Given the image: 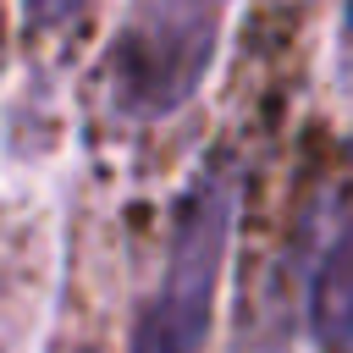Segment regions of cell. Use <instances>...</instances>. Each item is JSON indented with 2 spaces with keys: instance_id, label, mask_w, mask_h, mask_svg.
Returning <instances> with one entry per match:
<instances>
[{
  "instance_id": "3",
  "label": "cell",
  "mask_w": 353,
  "mask_h": 353,
  "mask_svg": "<svg viewBox=\"0 0 353 353\" xmlns=\"http://www.w3.org/2000/svg\"><path fill=\"white\" fill-rule=\"evenodd\" d=\"M309 325L325 353H353V210L342 215L336 237L320 254V270L309 287Z\"/></svg>"
},
{
  "instance_id": "4",
  "label": "cell",
  "mask_w": 353,
  "mask_h": 353,
  "mask_svg": "<svg viewBox=\"0 0 353 353\" xmlns=\"http://www.w3.org/2000/svg\"><path fill=\"white\" fill-rule=\"evenodd\" d=\"M83 11V0H28V22L33 28H66Z\"/></svg>"
},
{
  "instance_id": "2",
  "label": "cell",
  "mask_w": 353,
  "mask_h": 353,
  "mask_svg": "<svg viewBox=\"0 0 353 353\" xmlns=\"http://www.w3.org/2000/svg\"><path fill=\"white\" fill-rule=\"evenodd\" d=\"M232 221H237V176L226 165H210L176 210L160 281L143 298V314L132 325V353H199L204 347L221 265L232 248Z\"/></svg>"
},
{
  "instance_id": "1",
  "label": "cell",
  "mask_w": 353,
  "mask_h": 353,
  "mask_svg": "<svg viewBox=\"0 0 353 353\" xmlns=\"http://www.w3.org/2000/svg\"><path fill=\"white\" fill-rule=\"evenodd\" d=\"M226 0H138L105 50V99L121 121H165L204 83Z\"/></svg>"
},
{
  "instance_id": "5",
  "label": "cell",
  "mask_w": 353,
  "mask_h": 353,
  "mask_svg": "<svg viewBox=\"0 0 353 353\" xmlns=\"http://www.w3.org/2000/svg\"><path fill=\"white\" fill-rule=\"evenodd\" d=\"M347 28H353V0H347Z\"/></svg>"
}]
</instances>
